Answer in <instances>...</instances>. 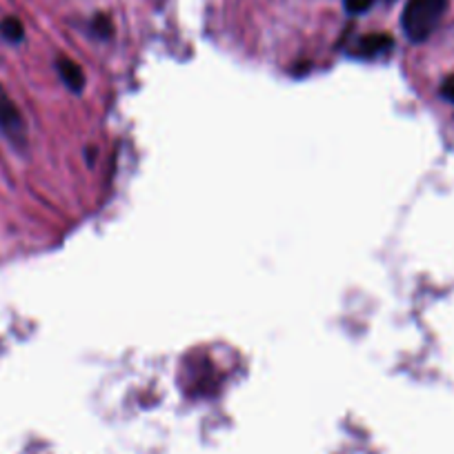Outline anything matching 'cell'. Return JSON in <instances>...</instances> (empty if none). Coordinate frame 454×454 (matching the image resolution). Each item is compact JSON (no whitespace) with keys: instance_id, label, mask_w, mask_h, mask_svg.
<instances>
[{"instance_id":"obj_7","label":"cell","mask_w":454,"mask_h":454,"mask_svg":"<svg viewBox=\"0 0 454 454\" xmlns=\"http://www.w3.org/2000/svg\"><path fill=\"white\" fill-rule=\"evenodd\" d=\"M374 0H343V5H346L348 14H364L372 7Z\"/></svg>"},{"instance_id":"obj_5","label":"cell","mask_w":454,"mask_h":454,"mask_svg":"<svg viewBox=\"0 0 454 454\" xmlns=\"http://www.w3.org/2000/svg\"><path fill=\"white\" fill-rule=\"evenodd\" d=\"M0 36L10 43H20L25 36L23 23H20L19 19H12L10 16V19H5L3 23H0Z\"/></svg>"},{"instance_id":"obj_2","label":"cell","mask_w":454,"mask_h":454,"mask_svg":"<svg viewBox=\"0 0 454 454\" xmlns=\"http://www.w3.org/2000/svg\"><path fill=\"white\" fill-rule=\"evenodd\" d=\"M0 134L20 150L27 145V123H25L19 105L12 100L3 85H0Z\"/></svg>"},{"instance_id":"obj_4","label":"cell","mask_w":454,"mask_h":454,"mask_svg":"<svg viewBox=\"0 0 454 454\" xmlns=\"http://www.w3.org/2000/svg\"><path fill=\"white\" fill-rule=\"evenodd\" d=\"M56 69H59L60 78H63V82L69 87V90L82 91V87H85V74H82V69L78 67L74 60L59 59L56 60Z\"/></svg>"},{"instance_id":"obj_6","label":"cell","mask_w":454,"mask_h":454,"mask_svg":"<svg viewBox=\"0 0 454 454\" xmlns=\"http://www.w3.org/2000/svg\"><path fill=\"white\" fill-rule=\"evenodd\" d=\"M91 32L98 38H109L114 34L112 19L107 14H96L94 20H91Z\"/></svg>"},{"instance_id":"obj_8","label":"cell","mask_w":454,"mask_h":454,"mask_svg":"<svg viewBox=\"0 0 454 454\" xmlns=\"http://www.w3.org/2000/svg\"><path fill=\"white\" fill-rule=\"evenodd\" d=\"M441 96H443L445 100H450V103H454V74L441 82Z\"/></svg>"},{"instance_id":"obj_1","label":"cell","mask_w":454,"mask_h":454,"mask_svg":"<svg viewBox=\"0 0 454 454\" xmlns=\"http://www.w3.org/2000/svg\"><path fill=\"white\" fill-rule=\"evenodd\" d=\"M445 10H448V0H408L401 16L405 36L412 43H423L430 38L443 19Z\"/></svg>"},{"instance_id":"obj_9","label":"cell","mask_w":454,"mask_h":454,"mask_svg":"<svg viewBox=\"0 0 454 454\" xmlns=\"http://www.w3.org/2000/svg\"><path fill=\"white\" fill-rule=\"evenodd\" d=\"M387 3H392V0H387Z\"/></svg>"},{"instance_id":"obj_3","label":"cell","mask_w":454,"mask_h":454,"mask_svg":"<svg viewBox=\"0 0 454 454\" xmlns=\"http://www.w3.org/2000/svg\"><path fill=\"white\" fill-rule=\"evenodd\" d=\"M395 47V38L390 34H368V36L359 38L356 45L352 47V54L359 59H377V56L387 54Z\"/></svg>"}]
</instances>
